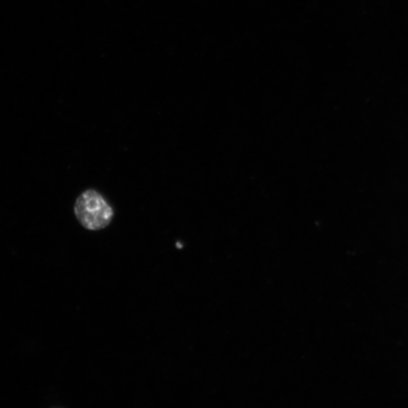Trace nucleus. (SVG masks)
I'll return each instance as SVG.
<instances>
[{
	"label": "nucleus",
	"mask_w": 408,
	"mask_h": 408,
	"mask_svg": "<svg viewBox=\"0 0 408 408\" xmlns=\"http://www.w3.org/2000/svg\"><path fill=\"white\" fill-rule=\"evenodd\" d=\"M75 214L79 223L90 231L106 228L113 216V209L95 190L83 192L76 201Z\"/></svg>",
	"instance_id": "nucleus-1"
}]
</instances>
